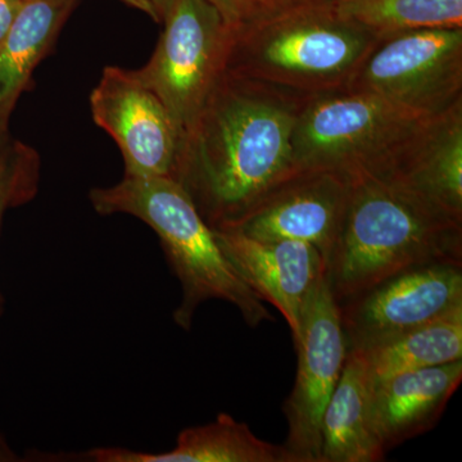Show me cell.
<instances>
[{
	"mask_svg": "<svg viewBox=\"0 0 462 462\" xmlns=\"http://www.w3.org/2000/svg\"><path fill=\"white\" fill-rule=\"evenodd\" d=\"M314 2H327V0H314Z\"/></svg>",
	"mask_w": 462,
	"mask_h": 462,
	"instance_id": "484cf974",
	"label": "cell"
},
{
	"mask_svg": "<svg viewBox=\"0 0 462 462\" xmlns=\"http://www.w3.org/2000/svg\"><path fill=\"white\" fill-rule=\"evenodd\" d=\"M90 200L99 214L132 215L157 234L181 284L180 305L173 320L182 329H190L197 310L209 300L236 306L251 328L273 320L263 300L225 256L215 231L187 191L172 178L125 175L114 187L91 190Z\"/></svg>",
	"mask_w": 462,
	"mask_h": 462,
	"instance_id": "3957f363",
	"label": "cell"
},
{
	"mask_svg": "<svg viewBox=\"0 0 462 462\" xmlns=\"http://www.w3.org/2000/svg\"><path fill=\"white\" fill-rule=\"evenodd\" d=\"M38 176L39 161L32 149L14 147L0 153V223L8 207L25 203L35 196Z\"/></svg>",
	"mask_w": 462,
	"mask_h": 462,
	"instance_id": "ffe728a7",
	"label": "cell"
},
{
	"mask_svg": "<svg viewBox=\"0 0 462 462\" xmlns=\"http://www.w3.org/2000/svg\"><path fill=\"white\" fill-rule=\"evenodd\" d=\"M424 117L351 88L307 96L291 136L294 170L375 175Z\"/></svg>",
	"mask_w": 462,
	"mask_h": 462,
	"instance_id": "5b68a950",
	"label": "cell"
},
{
	"mask_svg": "<svg viewBox=\"0 0 462 462\" xmlns=\"http://www.w3.org/2000/svg\"><path fill=\"white\" fill-rule=\"evenodd\" d=\"M413 114H442L462 100V29H422L380 39L349 81Z\"/></svg>",
	"mask_w": 462,
	"mask_h": 462,
	"instance_id": "52a82bcc",
	"label": "cell"
},
{
	"mask_svg": "<svg viewBox=\"0 0 462 462\" xmlns=\"http://www.w3.org/2000/svg\"><path fill=\"white\" fill-rule=\"evenodd\" d=\"M207 2L218 12L225 25L230 30H238L278 11L291 0H207Z\"/></svg>",
	"mask_w": 462,
	"mask_h": 462,
	"instance_id": "44dd1931",
	"label": "cell"
},
{
	"mask_svg": "<svg viewBox=\"0 0 462 462\" xmlns=\"http://www.w3.org/2000/svg\"><path fill=\"white\" fill-rule=\"evenodd\" d=\"M462 305L461 264L404 270L340 303L348 351L382 345Z\"/></svg>",
	"mask_w": 462,
	"mask_h": 462,
	"instance_id": "9c48e42d",
	"label": "cell"
},
{
	"mask_svg": "<svg viewBox=\"0 0 462 462\" xmlns=\"http://www.w3.org/2000/svg\"><path fill=\"white\" fill-rule=\"evenodd\" d=\"M306 97L224 69L171 176L212 230L234 226L296 172L291 136Z\"/></svg>",
	"mask_w": 462,
	"mask_h": 462,
	"instance_id": "6da1fadb",
	"label": "cell"
},
{
	"mask_svg": "<svg viewBox=\"0 0 462 462\" xmlns=\"http://www.w3.org/2000/svg\"><path fill=\"white\" fill-rule=\"evenodd\" d=\"M214 231L240 278L284 316L294 342L307 303L327 273L320 251L298 240H258L233 229Z\"/></svg>",
	"mask_w": 462,
	"mask_h": 462,
	"instance_id": "7c38bea8",
	"label": "cell"
},
{
	"mask_svg": "<svg viewBox=\"0 0 462 462\" xmlns=\"http://www.w3.org/2000/svg\"><path fill=\"white\" fill-rule=\"evenodd\" d=\"M18 456L12 451L11 447L5 442V438L0 436V462L18 461Z\"/></svg>",
	"mask_w": 462,
	"mask_h": 462,
	"instance_id": "d4e9b609",
	"label": "cell"
},
{
	"mask_svg": "<svg viewBox=\"0 0 462 462\" xmlns=\"http://www.w3.org/2000/svg\"><path fill=\"white\" fill-rule=\"evenodd\" d=\"M327 264L337 302L425 263L461 264L462 221L394 182L360 176Z\"/></svg>",
	"mask_w": 462,
	"mask_h": 462,
	"instance_id": "7a4b0ae2",
	"label": "cell"
},
{
	"mask_svg": "<svg viewBox=\"0 0 462 462\" xmlns=\"http://www.w3.org/2000/svg\"><path fill=\"white\" fill-rule=\"evenodd\" d=\"M297 351V378L282 411L287 416L284 447L293 462L321 461V418L345 367L346 340L339 303L328 273L307 303Z\"/></svg>",
	"mask_w": 462,
	"mask_h": 462,
	"instance_id": "ba28073f",
	"label": "cell"
},
{
	"mask_svg": "<svg viewBox=\"0 0 462 462\" xmlns=\"http://www.w3.org/2000/svg\"><path fill=\"white\" fill-rule=\"evenodd\" d=\"M25 0H0V42L7 35Z\"/></svg>",
	"mask_w": 462,
	"mask_h": 462,
	"instance_id": "7402d4cb",
	"label": "cell"
},
{
	"mask_svg": "<svg viewBox=\"0 0 462 462\" xmlns=\"http://www.w3.org/2000/svg\"><path fill=\"white\" fill-rule=\"evenodd\" d=\"M120 2L125 3V5H130V7L139 9L143 14H148L152 20L156 21V23H161L160 17H158L156 9H154L153 5H152L151 0H120Z\"/></svg>",
	"mask_w": 462,
	"mask_h": 462,
	"instance_id": "603a6c76",
	"label": "cell"
},
{
	"mask_svg": "<svg viewBox=\"0 0 462 462\" xmlns=\"http://www.w3.org/2000/svg\"><path fill=\"white\" fill-rule=\"evenodd\" d=\"M338 16L383 39L422 29H462V0H327Z\"/></svg>",
	"mask_w": 462,
	"mask_h": 462,
	"instance_id": "d6986e66",
	"label": "cell"
},
{
	"mask_svg": "<svg viewBox=\"0 0 462 462\" xmlns=\"http://www.w3.org/2000/svg\"><path fill=\"white\" fill-rule=\"evenodd\" d=\"M154 9H156L161 23L171 14L172 9L178 5L179 0H151Z\"/></svg>",
	"mask_w": 462,
	"mask_h": 462,
	"instance_id": "cb8c5ba5",
	"label": "cell"
},
{
	"mask_svg": "<svg viewBox=\"0 0 462 462\" xmlns=\"http://www.w3.org/2000/svg\"><path fill=\"white\" fill-rule=\"evenodd\" d=\"M374 382L361 356L346 352L345 367L321 418L320 462H378L387 449L373 416Z\"/></svg>",
	"mask_w": 462,
	"mask_h": 462,
	"instance_id": "9a60e30c",
	"label": "cell"
},
{
	"mask_svg": "<svg viewBox=\"0 0 462 462\" xmlns=\"http://www.w3.org/2000/svg\"><path fill=\"white\" fill-rule=\"evenodd\" d=\"M84 456V460L96 462H293L284 445L261 439L245 422L227 413H220L209 424L182 430L169 452L105 447Z\"/></svg>",
	"mask_w": 462,
	"mask_h": 462,
	"instance_id": "2e32d148",
	"label": "cell"
},
{
	"mask_svg": "<svg viewBox=\"0 0 462 462\" xmlns=\"http://www.w3.org/2000/svg\"><path fill=\"white\" fill-rule=\"evenodd\" d=\"M379 41L328 2L291 0L231 30L225 71L311 96L348 87Z\"/></svg>",
	"mask_w": 462,
	"mask_h": 462,
	"instance_id": "277c9868",
	"label": "cell"
},
{
	"mask_svg": "<svg viewBox=\"0 0 462 462\" xmlns=\"http://www.w3.org/2000/svg\"><path fill=\"white\" fill-rule=\"evenodd\" d=\"M373 382L462 360V305L382 345L360 349Z\"/></svg>",
	"mask_w": 462,
	"mask_h": 462,
	"instance_id": "ac0fdd59",
	"label": "cell"
},
{
	"mask_svg": "<svg viewBox=\"0 0 462 462\" xmlns=\"http://www.w3.org/2000/svg\"><path fill=\"white\" fill-rule=\"evenodd\" d=\"M351 182L342 173L300 170L273 188L229 229L258 240L310 243L320 251L328 264L345 216Z\"/></svg>",
	"mask_w": 462,
	"mask_h": 462,
	"instance_id": "8fae6325",
	"label": "cell"
},
{
	"mask_svg": "<svg viewBox=\"0 0 462 462\" xmlns=\"http://www.w3.org/2000/svg\"><path fill=\"white\" fill-rule=\"evenodd\" d=\"M153 56L135 75L162 102L181 136L225 69L231 30L207 0H179Z\"/></svg>",
	"mask_w": 462,
	"mask_h": 462,
	"instance_id": "8992f818",
	"label": "cell"
},
{
	"mask_svg": "<svg viewBox=\"0 0 462 462\" xmlns=\"http://www.w3.org/2000/svg\"><path fill=\"white\" fill-rule=\"evenodd\" d=\"M90 108L96 124L120 147L125 175L171 178L180 134L162 102L135 72L106 67L91 91Z\"/></svg>",
	"mask_w": 462,
	"mask_h": 462,
	"instance_id": "30bf717a",
	"label": "cell"
},
{
	"mask_svg": "<svg viewBox=\"0 0 462 462\" xmlns=\"http://www.w3.org/2000/svg\"><path fill=\"white\" fill-rule=\"evenodd\" d=\"M462 380V360L374 383L373 416L384 448L430 430Z\"/></svg>",
	"mask_w": 462,
	"mask_h": 462,
	"instance_id": "5bb4252c",
	"label": "cell"
},
{
	"mask_svg": "<svg viewBox=\"0 0 462 462\" xmlns=\"http://www.w3.org/2000/svg\"><path fill=\"white\" fill-rule=\"evenodd\" d=\"M76 0H25L0 42V117L25 89Z\"/></svg>",
	"mask_w": 462,
	"mask_h": 462,
	"instance_id": "e0dca14e",
	"label": "cell"
},
{
	"mask_svg": "<svg viewBox=\"0 0 462 462\" xmlns=\"http://www.w3.org/2000/svg\"><path fill=\"white\" fill-rule=\"evenodd\" d=\"M374 178L411 191L462 221V100L425 116Z\"/></svg>",
	"mask_w": 462,
	"mask_h": 462,
	"instance_id": "4fadbf2b",
	"label": "cell"
}]
</instances>
